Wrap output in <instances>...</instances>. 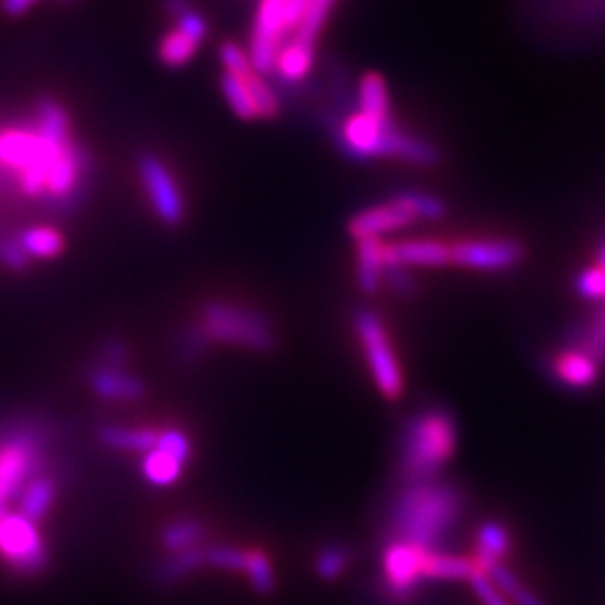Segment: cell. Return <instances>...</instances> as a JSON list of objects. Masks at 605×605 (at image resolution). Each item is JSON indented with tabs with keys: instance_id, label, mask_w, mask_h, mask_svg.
<instances>
[{
	"instance_id": "cell-7",
	"label": "cell",
	"mask_w": 605,
	"mask_h": 605,
	"mask_svg": "<svg viewBox=\"0 0 605 605\" xmlns=\"http://www.w3.org/2000/svg\"><path fill=\"white\" fill-rule=\"evenodd\" d=\"M0 559L23 576L43 572L47 565V548L36 522L10 511L0 518Z\"/></svg>"
},
{
	"instance_id": "cell-5",
	"label": "cell",
	"mask_w": 605,
	"mask_h": 605,
	"mask_svg": "<svg viewBox=\"0 0 605 605\" xmlns=\"http://www.w3.org/2000/svg\"><path fill=\"white\" fill-rule=\"evenodd\" d=\"M199 329L207 336V342L236 344L258 353L274 348L272 325L251 307L234 303H209L202 307Z\"/></svg>"
},
{
	"instance_id": "cell-15",
	"label": "cell",
	"mask_w": 605,
	"mask_h": 605,
	"mask_svg": "<svg viewBox=\"0 0 605 605\" xmlns=\"http://www.w3.org/2000/svg\"><path fill=\"white\" fill-rule=\"evenodd\" d=\"M90 388L101 399H110V401H134V399L144 397V392H147L144 383L138 377L126 375L117 368H106V366H101L93 372Z\"/></svg>"
},
{
	"instance_id": "cell-43",
	"label": "cell",
	"mask_w": 605,
	"mask_h": 605,
	"mask_svg": "<svg viewBox=\"0 0 605 605\" xmlns=\"http://www.w3.org/2000/svg\"><path fill=\"white\" fill-rule=\"evenodd\" d=\"M175 30L184 32L186 36H191V39L197 41V43L205 41V39H207V32H209L207 21L202 19L193 8L186 10L184 14H180V17L175 19Z\"/></svg>"
},
{
	"instance_id": "cell-2",
	"label": "cell",
	"mask_w": 605,
	"mask_h": 605,
	"mask_svg": "<svg viewBox=\"0 0 605 605\" xmlns=\"http://www.w3.org/2000/svg\"><path fill=\"white\" fill-rule=\"evenodd\" d=\"M339 147L357 160L388 155L411 164H435L440 158L431 144L399 130L392 119H375L364 112H355L342 123Z\"/></svg>"
},
{
	"instance_id": "cell-47",
	"label": "cell",
	"mask_w": 605,
	"mask_h": 605,
	"mask_svg": "<svg viewBox=\"0 0 605 605\" xmlns=\"http://www.w3.org/2000/svg\"><path fill=\"white\" fill-rule=\"evenodd\" d=\"M596 260H598V267L605 269V238L598 242L596 247Z\"/></svg>"
},
{
	"instance_id": "cell-29",
	"label": "cell",
	"mask_w": 605,
	"mask_h": 605,
	"mask_svg": "<svg viewBox=\"0 0 605 605\" xmlns=\"http://www.w3.org/2000/svg\"><path fill=\"white\" fill-rule=\"evenodd\" d=\"M251 71H253V67H251ZM249 73H245V75L225 73L223 79H220L223 95H225L227 104L231 106V110L240 119H256L258 117V110H256V104H253V97H251V90H249V84H247Z\"/></svg>"
},
{
	"instance_id": "cell-6",
	"label": "cell",
	"mask_w": 605,
	"mask_h": 605,
	"mask_svg": "<svg viewBox=\"0 0 605 605\" xmlns=\"http://www.w3.org/2000/svg\"><path fill=\"white\" fill-rule=\"evenodd\" d=\"M41 460L36 433L28 429L0 433V505L8 507L10 500L19 498V494L36 480Z\"/></svg>"
},
{
	"instance_id": "cell-23",
	"label": "cell",
	"mask_w": 605,
	"mask_h": 605,
	"mask_svg": "<svg viewBox=\"0 0 605 605\" xmlns=\"http://www.w3.org/2000/svg\"><path fill=\"white\" fill-rule=\"evenodd\" d=\"M160 433L151 429H119V426H104L99 431L101 444L117 449V451H153L158 446Z\"/></svg>"
},
{
	"instance_id": "cell-36",
	"label": "cell",
	"mask_w": 605,
	"mask_h": 605,
	"mask_svg": "<svg viewBox=\"0 0 605 605\" xmlns=\"http://www.w3.org/2000/svg\"><path fill=\"white\" fill-rule=\"evenodd\" d=\"M202 557H205V565L216 568V570H227V572H245V561L247 552L229 548V545H212L202 550Z\"/></svg>"
},
{
	"instance_id": "cell-25",
	"label": "cell",
	"mask_w": 605,
	"mask_h": 605,
	"mask_svg": "<svg viewBox=\"0 0 605 605\" xmlns=\"http://www.w3.org/2000/svg\"><path fill=\"white\" fill-rule=\"evenodd\" d=\"M511 548L509 533L498 522H485L478 531V550H476V565L483 568L487 563H500Z\"/></svg>"
},
{
	"instance_id": "cell-40",
	"label": "cell",
	"mask_w": 605,
	"mask_h": 605,
	"mask_svg": "<svg viewBox=\"0 0 605 605\" xmlns=\"http://www.w3.org/2000/svg\"><path fill=\"white\" fill-rule=\"evenodd\" d=\"M0 260H3V264H8L10 269H14V272H23V269H28L32 262V258L28 256L19 238L0 240Z\"/></svg>"
},
{
	"instance_id": "cell-11",
	"label": "cell",
	"mask_w": 605,
	"mask_h": 605,
	"mask_svg": "<svg viewBox=\"0 0 605 605\" xmlns=\"http://www.w3.org/2000/svg\"><path fill=\"white\" fill-rule=\"evenodd\" d=\"M424 559L426 552L390 541L383 552V585L392 598H409L424 581Z\"/></svg>"
},
{
	"instance_id": "cell-45",
	"label": "cell",
	"mask_w": 605,
	"mask_h": 605,
	"mask_svg": "<svg viewBox=\"0 0 605 605\" xmlns=\"http://www.w3.org/2000/svg\"><path fill=\"white\" fill-rule=\"evenodd\" d=\"M36 3H39V0H3V10L10 17H21L28 10H32Z\"/></svg>"
},
{
	"instance_id": "cell-14",
	"label": "cell",
	"mask_w": 605,
	"mask_h": 605,
	"mask_svg": "<svg viewBox=\"0 0 605 605\" xmlns=\"http://www.w3.org/2000/svg\"><path fill=\"white\" fill-rule=\"evenodd\" d=\"M383 253L399 264L415 267H442L451 262V247L435 240H409L383 247Z\"/></svg>"
},
{
	"instance_id": "cell-24",
	"label": "cell",
	"mask_w": 605,
	"mask_h": 605,
	"mask_svg": "<svg viewBox=\"0 0 605 605\" xmlns=\"http://www.w3.org/2000/svg\"><path fill=\"white\" fill-rule=\"evenodd\" d=\"M205 533H207V529L199 520H193V518L175 520V522L164 527L162 545L171 554L173 552H184V550H195V548H199Z\"/></svg>"
},
{
	"instance_id": "cell-18",
	"label": "cell",
	"mask_w": 605,
	"mask_h": 605,
	"mask_svg": "<svg viewBox=\"0 0 605 605\" xmlns=\"http://www.w3.org/2000/svg\"><path fill=\"white\" fill-rule=\"evenodd\" d=\"M598 364L594 359H590L587 355L579 353V350H565L563 355L557 357L554 361V370L557 377L574 388H587L596 381L598 377Z\"/></svg>"
},
{
	"instance_id": "cell-16",
	"label": "cell",
	"mask_w": 605,
	"mask_h": 605,
	"mask_svg": "<svg viewBox=\"0 0 605 605\" xmlns=\"http://www.w3.org/2000/svg\"><path fill=\"white\" fill-rule=\"evenodd\" d=\"M312 67V43L310 39L296 36L283 43L274 58V71L283 82H301Z\"/></svg>"
},
{
	"instance_id": "cell-38",
	"label": "cell",
	"mask_w": 605,
	"mask_h": 605,
	"mask_svg": "<svg viewBox=\"0 0 605 605\" xmlns=\"http://www.w3.org/2000/svg\"><path fill=\"white\" fill-rule=\"evenodd\" d=\"M576 290L585 299L605 301V269L603 267H590L576 279Z\"/></svg>"
},
{
	"instance_id": "cell-28",
	"label": "cell",
	"mask_w": 605,
	"mask_h": 605,
	"mask_svg": "<svg viewBox=\"0 0 605 605\" xmlns=\"http://www.w3.org/2000/svg\"><path fill=\"white\" fill-rule=\"evenodd\" d=\"M359 112L375 119H390V101L386 84L379 75L368 73L359 84Z\"/></svg>"
},
{
	"instance_id": "cell-19",
	"label": "cell",
	"mask_w": 605,
	"mask_h": 605,
	"mask_svg": "<svg viewBox=\"0 0 605 605\" xmlns=\"http://www.w3.org/2000/svg\"><path fill=\"white\" fill-rule=\"evenodd\" d=\"M478 570L476 561L464 559V557H453V554H442V552H426L424 559V579L433 581H468Z\"/></svg>"
},
{
	"instance_id": "cell-20",
	"label": "cell",
	"mask_w": 605,
	"mask_h": 605,
	"mask_svg": "<svg viewBox=\"0 0 605 605\" xmlns=\"http://www.w3.org/2000/svg\"><path fill=\"white\" fill-rule=\"evenodd\" d=\"M202 565H205V557H202V550L195 548V550H184V552H173L169 554L166 559H162L158 565H155V583L169 587V585H175L180 583L182 579L191 576L193 572H197Z\"/></svg>"
},
{
	"instance_id": "cell-35",
	"label": "cell",
	"mask_w": 605,
	"mask_h": 605,
	"mask_svg": "<svg viewBox=\"0 0 605 605\" xmlns=\"http://www.w3.org/2000/svg\"><path fill=\"white\" fill-rule=\"evenodd\" d=\"M397 205L401 209H407L413 218H426V220H437L444 216V205L440 199L422 193H401L395 197Z\"/></svg>"
},
{
	"instance_id": "cell-44",
	"label": "cell",
	"mask_w": 605,
	"mask_h": 605,
	"mask_svg": "<svg viewBox=\"0 0 605 605\" xmlns=\"http://www.w3.org/2000/svg\"><path fill=\"white\" fill-rule=\"evenodd\" d=\"M126 357H128V350H126V346L121 344V342H110L108 346H106V350H104V366L106 368H121L123 364H126Z\"/></svg>"
},
{
	"instance_id": "cell-22",
	"label": "cell",
	"mask_w": 605,
	"mask_h": 605,
	"mask_svg": "<svg viewBox=\"0 0 605 605\" xmlns=\"http://www.w3.org/2000/svg\"><path fill=\"white\" fill-rule=\"evenodd\" d=\"M41 134L47 140L58 144H73L71 142V117H67L65 108L56 104L54 99H41L36 106V126Z\"/></svg>"
},
{
	"instance_id": "cell-17",
	"label": "cell",
	"mask_w": 605,
	"mask_h": 605,
	"mask_svg": "<svg viewBox=\"0 0 605 605\" xmlns=\"http://www.w3.org/2000/svg\"><path fill=\"white\" fill-rule=\"evenodd\" d=\"M570 350H579L594 359L598 366H605V301H601L594 314L581 323Z\"/></svg>"
},
{
	"instance_id": "cell-8",
	"label": "cell",
	"mask_w": 605,
	"mask_h": 605,
	"mask_svg": "<svg viewBox=\"0 0 605 605\" xmlns=\"http://www.w3.org/2000/svg\"><path fill=\"white\" fill-rule=\"evenodd\" d=\"M355 325H357L359 339L364 344V350H366V357H368V364H370V370H372V377H375L379 390L388 399L399 397L403 381H401L399 364H397V357L392 355L388 334H386L381 321L377 318L375 312L361 310V312H357Z\"/></svg>"
},
{
	"instance_id": "cell-10",
	"label": "cell",
	"mask_w": 605,
	"mask_h": 605,
	"mask_svg": "<svg viewBox=\"0 0 605 605\" xmlns=\"http://www.w3.org/2000/svg\"><path fill=\"white\" fill-rule=\"evenodd\" d=\"M140 177L158 218L166 225H180L184 220V197L169 166L160 158L147 153L140 158Z\"/></svg>"
},
{
	"instance_id": "cell-1",
	"label": "cell",
	"mask_w": 605,
	"mask_h": 605,
	"mask_svg": "<svg viewBox=\"0 0 605 605\" xmlns=\"http://www.w3.org/2000/svg\"><path fill=\"white\" fill-rule=\"evenodd\" d=\"M464 509V496L444 483H411L390 509V541L433 552L455 529Z\"/></svg>"
},
{
	"instance_id": "cell-49",
	"label": "cell",
	"mask_w": 605,
	"mask_h": 605,
	"mask_svg": "<svg viewBox=\"0 0 605 605\" xmlns=\"http://www.w3.org/2000/svg\"><path fill=\"white\" fill-rule=\"evenodd\" d=\"M61 3H73V0H61Z\"/></svg>"
},
{
	"instance_id": "cell-9",
	"label": "cell",
	"mask_w": 605,
	"mask_h": 605,
	"mask_svg": "<svg viewBox=\"0 0 605 605\" xmlns=\"http://www.w3.org/2000/svg\"><path fill=\"white\" fill-rule=\"evenodd\" d=\"M288 3L290 0H260L249 45V61L258 73L272 71L281 41L285 32L292 30L288 19Z\"/></svg>"
},
{
	"instance_id": "cell-21",
	"label": "cell",
	"mask_w": 605,
	"mask_h": 605,
	"mask_svg": "<svg viewBox=\"0 0 605 605\" xmlns=\"http://www.w3.org/2000/svg\"><path fill=\"white\" fill-rule=\"evenodd\" d=\"M357 258H359V288L366 294L377 292L379 281L383 277V245L377 238L357 240Z\"/></svg>"
},
{
	"instance_id": "cell-3",
	"label": "cell",
	"mask_w": 605,
	"mask_h": 605,
	"mask_svg": "<svg viewBox=\"0 0 605 605\" xmlns=\"http://www.w3.org/2000/svg\"><path fill=\"white\" fill-rule=\"evenodd\" d=\"M455 422L446 411H424L411 420L401 444L399 471L409 483L431 480L451 460L455 449Z\"/></svg>"
},
{
	"instance_id": "cell-42",
	"label": "cell",
	"mask_w": 605,
	"mask_h": 605,
	"mask_svg": "<svg viewBox=\"0 0 605 605\" xmlns=\"http://www.w3.org/2000/svg\"><path fill=\"white\" fill-rule=\"evenodd\" d=\"M383 277L388 279L390 288L399 294H411L415 290V283L413 279L407 274V269H403V264L390 260L386 253H383Z\"/></svg>"
},
{
	"instance_id": "cell-41",
	"label": "cell",
	"mask_w": 605,
	"mask_h": 605,
	"mask_svg": "<svg viewBox=\"0 0 605 605\" xmlns=\"http://www.w3.org/2000/svg\"><path fill=\"white\" fill-rule=\"evenodd\" d=\"M155 449L169 453L171 457H175V460L182 462V464H184V462L188 460V455H191V442H188L186 435L180 433V431H164V433H160L158 446H155Z\"/></svg>"
},
{
	"instance_id": "cell-12",
	"label": "cell",
	"mask_w": 605,
	"mask_h": 605,
	"mask_svg": "<svg viewBox=\"0 0 605 605\" xmlns=\"http://www.w3.org/2000/svg\"><path fill=\"white\" fill-rule=\"evenodd\" d=\"M522 258V247L516 240H468L451 247V262L471 269H507Z\"/></svg>"
},
{
	"instance_id": "cell-4",
	"label": "cell",
	"mask_w": 605,
	"mask_h": 605,
	"mask_svg": "<svg viewBox=\"0 0 605 605\" xmlns=\"http://www.w3.org/2000/svg\"><path fill=\"white\" fill-rule=\"evenodd\" d=\"M73 147L75 144L47 140L36 128H3L0 130V166L17 173L25 195L45 197L54 164Z\"/></svg>"
},
{
	"instance_id": "cell-31",
	"label": "cell",
	"mask_w": 605,
	"mask_h": 605,
	"mask_svg": "<svg viewBox=\"0 0 605 605\" xmlns=\"http://www.w3.org/2000/svg\"><path fill=\"white\" fill-rule=\"evenodd\" d=\"M19 240L30 258H56L65 249L63 236L50 227L28 229Z\"/></svg>"
},
{
	"instance_id": "cell-32",
	"label": "cell",
	"mask_w": 605,
	"mask_h": 605,
	"mask_svg": "<svg viewBox=\"0 0 605 605\" xmlns=\"http://www.w3.org/2000/svg\"><path fill=\"white\" fill-rule=\"evenodd\" d=\"M197 47H199L197 41H193L191 36H186V34L180 32V30H173V32H169V34L160 41L158 56H160V61H162L164 65H169V67H180V65L188 63V61L195 56Z\"/></svg>"
},
{
	"instance_id": "cell-34",
	"label": "cell",
	"mask_w": 605,
	"mask_h": 605,
	"mask_svg": "<svg viewBox=\"0 0 605 605\" xmlns=\"http://www.w3.org/2000/svg\"><path fill=\"white\" fill-rule=\"evenodd\" d=\"M350 565V552L344 545H327L314 559V572L323 581L339 579Z\"/></svg>"
},
{
	"instance_id": "cell-33",
	"label": "cell",
	"mask_w": 605,
	"mask_h": 605,
	"mask_svg": "<svg viewBox=\"0 0 605 605\" xmlns=\"http://www.w3.org/2000/svg\"><path fill=\"white\" fill-rule=\"evenodd\" d=\"M245 572H247V576L251 581V587L258 594H272L277 590L274 568H272V563H269V559L262 552H258V550L247 552Z\"/></svg>"
},
{
	"instance_id": "cell-27",
	"label": "cell",
	"mask_w": 605,
	"mask_h": 605,
	"mask_svg": "<svg viewBox=\"0 0 605 605\" xmlns=\"http://www.w3.org/2000/svg\"><path fill=\"white\" fill-rule=\"evenodd\" d=\"M480 570L491 576V581L500 587V592L507 596L509 603H514V605H545L533 592H529L516 579V574L509 568H505L503 563H487Z\"/></svg>"
},
{
	"instance_id": "cell-30",
	"label": "cell",
	"mask_w": 605,
	"mask_h": 605,
	"mask_svg": "<svg viewBox=\"0 0 605 605\" xmlns=\"http://www.w3.org/2000/svg\"><path fill=\"white\" fill-rule=\"evenodd\" d=\"M182 466H184L182 462H177L175 457H171L169 453H164L160 449L149 451L142 462V471H144L147 480L158 487L173 485L182 474Z\"/></svg>"
},
{
	"instance_id": "cell-13",
	"label": "cell",
	"mask_w": 605,
	"mask_h": 605,
	"mask_svg": "<svg viewBox=\"0 0 605 605\" xmlns=\"http://www.w3.org/2000/svg\"><path fill=\"white\" fill-rule=\"evenodd\" d=\"M415 218L407 212L401 209L397 202L392 199L390 205H381V207H372V209H366L361 214H357L350 225H348V231L355 240H361V238H379L381 234H388V231H395V229H401L411 225Z\"/></svg>"
},
{
	"instance_id": "cell-48",
	"label": "cell",
	"mask_w": 605,
	"mask_h": 605,
	"mask_svg": "<svg viewBox=\"0 0 605 605\" xmlns=\"http://www.w3.org/2000/svg\"><path fill=\"white\" fill-rule=\"evenodd\" d=\"M8 514V507H3V505H0V518H3Z\"/></svg>"
},
{
	"instance_id": "cell-46",
	"label": "cell",
	"mask_w": 605,
	"mask_h": 605,
	"mask_svg": "<svg viewBox=\"0 0 605 605\" xmlns=\"http://www.w3.org/2000/svg\"><path fill=\"white\" fill-rule=\"evenodd\" d=\"M164 10H166L173 19H177L180 14H184L186 10H191V3H188V0H164Z\"/></svg>"
},
{
	"instance_id": "cell-37",
	"label": "cell",
	"mask_w": 605,
	"mask_h": 605,
	"mask_svg": "<svg viewBox=\"0 0 605 605\" xmlns=\"http://www.w3.org/2000/svg\"><path fill=\"white\" fill-rule=\"evenodd\" d=\"M468 583H471V587H474V592L483 605H511L507 601V596L500 592V587L491 581V576L487 572H483L480 568L474 572V576L468 579Z\"/></svg>"
},
{
	"instance_id": "cell-26",
	"label": "cell",
	"mask_w": 605,
	"mask_h": 605,
	"mask_svg": "<svg viewBox=\"0 0 605 605\" xmlns=\"http://www.w3.org/2000/svg\"><path fill=\"white\" fill-rule=\"evenodd\" d=\"M54 494L56 487L50 478H36L32 480L25 491L21 494V503H19V514L25 516L32 522H39L52 507L54 503Z\"/></svg>"
},
{
	"instance_id": "cell-39",
	"label": "cell",
	"mask_w": 605,
	"mask_h": 605,
	"mask_svg": "<svg viewBox=\"0 0 605 605\" xmlns=\"http://www.w3.org/2000/svg\"><path fill=\"white\" fill-rule=\"evenodd\" d=\"M220 61L225 65V73H229V75H245L253 67L249 61V54L236 43L220 45Z\"/></svg>"
}]
</instances>
